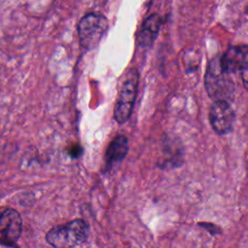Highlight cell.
I'll list each match as a JSON object with an SVG mask.
<instances>
[{"instance_id":"3","label":"cell","mask_w":248,"mask_h":248,"mask_svg":"<svg viewBox=\"0 0 248 248\" xmlns=\"http://www.w3.org/2000/svg\"><path fill=\"white\" fill-rule=\"evenodd\" d=\"M108 28V21L103 14L87 13L79 19L77 27L80 46L86 50L97 47Z\"/></svg>"},{"instance_id":"9","label":"cell","mask_w":248,"mask_h":248,"mask_svg":"<svg viewBox=\"0 0 248 248\" xmlns=\"http://www.w3.org/2000/svg\"><path fill=\"white\" fill-rule=\"evenodd\" d=\"M129 142L125 136L119 135L109 143L106 152V166L108 169L119 164L127 155Z\"/></svg>"},{"instance_id":"1","label":"cell","mask_w":248,"mask_h":248,"mask_svg":"<svg viewBox=\"0 0 248 248\" xmlns=\"http://www.w3.org/2000/svg\"><path fill=\"white\" fill-rule=\"evenodd\" d=\"M204 87L213 101L231 103L233 100L234 83L231 74L222 68L220 57H216L208 63L204 76Z\"/></svg>"},{"instance_id":"4","label":"cell","mask_w":248,"mask_h":248,"mask_svg":"<svg viewBox=\"0 0 248 248\" xmlns=\"http://www.w3.org/2000/svg\"><path fill=\"white\" fill-rule=\"evenodd\" d=\"M138 82L139 78L138 74L136 73L134 76L129 78L122 85L113 112L114 119L119 124L125 123L131 116L137 96Z\"/></svg>"},{"instance_id":"5","label":"cell","mask_w":248,"mask_h":248,"mask_svg":"<svg viewBox=\"0 0 248 248\" xmlns=\"http://www.w3.org/2000/svg\"><path fill=\"white\" fill-rule=\"evenodd\" d=\"M234 120L235 114L229 102L214 101L209 109V121L212 129L218 135L231 133Z\"/></svg>"},{"instance_id":"8","label":"cell","mask_w":248,"mask_h":248,"mask_svg":"<svg viewBox=\"0 0 248 248\" xmlns=\"http://www.w3.org/2000/svg\"><path fill=\"white\" fill-rule=\"evenodd\" d=\"M162 23L163 18L158 14H151L143 20L138 37V42L140 47L146 48L153 45L158 37Z\"/></svg>"},{"instance_id":"6","label":"cell","mask_w":248,"mask_h":248,"mask_svg":"<svg viewBox=\"0 0 248 248\" xmlns=\"http://www.w3.org/2000/svg\"><path fill=\"white\" fill-rule=\"evenodd\" d=\"M22 221L19 213L13 208H7L0 214V244L15 246L20 236Z\"/></svg>"},{"instance_id":"2","label":"cell","mask_w":248,"mask_h":248,"mask_svg":"<svg viewBox=\"0 0 248 248\" xmlns=\"http://www.w3.org/2000/svg\"><path fill=\"white\" fill-rule=\"evenodd\" d=\"M89 227L82 219L73 220L65 225H57L51 228L46 235V242L55 248L75 247L87 240Z\"/></svg>"},{"instance_id":"7","label":"cell","mask_w":248,"mask_h":248,"mask_svg":"<svg viewBox=\"0 0 248 248\" xmlns=\"http://www.w3.org/2000/svg\"><path fill=\"white\" fill-rule=\"evenodd\" d=\"M247 57L248 47L246 45L232 46L220 57V64L226 72L229 74L240 72L242 74L245 87L247 84Z\"/></svg>"}]
</instances>
